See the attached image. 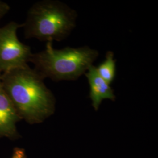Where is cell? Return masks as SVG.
Wrapping results in <instances>:
<instances>
[{"instance_id":"obj_4","label":"cell","mask_w":158,"mask_h":158,"mask_svg":"<svg viewBox=\"0 0 158 158\" xmlns=\"http://www.w3.org/2000/svg\"><path fill=\"white\" fill-rule=\"evenodd\" d=\"M23 24L12 21L0 28V74L28 64L32 55L30 46L17 37Z\"/></svg>"},{"instance_id":"obj_2","label":"cell","mask_w":158,"mask_h":158,"mask_svg":"<svg viewBox=\"0 0 158 158\" xmlns=\"http://www.w3.org/2000/svg\"><path fill=\"white\" fill-rule=\"evenodd\" d=\"M98 55V51L88 46L56 49L52 42H47L44 51L32 53L29 62L44 79L74 81L86 73Z\"/></svg>"},{"instance_id":"obj_3","label":"cell","mask_w":158,"mask_h":158,"mask_svg":"<svg viewBox=\"0 0 158 158\" xmlns=\"http://www.w3.org/2000/svg\"><path fill=\"white\" fill-rule=\"evenodd\" d=\"M77 12L57 0L36 2L29 10L23 23L26 39L53 42L66 39L76 26Z\"/></svg>"},{"instance_id":"obj_5","label":"cell","mask_w":158,"mask_h":158,"mask_svg":"<svg viewBox=\"0 0 158 158\" xmlns=\"http://www.w3.org/2000/svg\"><path fill=\"white\" fill-rule=\"evenodd\" d=\"M21 119L0 83V138L6 136L12 139L18 138L16 123Z\"/></svg>"},{"instance_id":"obj_1","label":"cell","mask_w":158,"mask_h":158,"mask_svg":"<svg viewBox=\"0 0 158 158\" xmlns=\"http://www.w3.org/2000/svg\"><path fill=\"white\" fill-rule=\"evenodd\" d=\"M44 80L28 64L1 74L0 83L22 119L39 124L55 110L56 99Z\"/></svg>"},{"instance_id":"obj_10","label":"cell","mask_w":158,"mask_h":158,"mask_svg":"<svg viewBox=\"0 0 158 158\" xmlns=\"http://www.w3.org/2000/svg\"><path fill=\"white\" fill-rule=\"evenodd\" d=\"M0 75H1V74H0Z\"/></svg>"},{"instance_id":"obj_8","label":"cell","mask_w":158,"mask_h":158,"mask_svg":"<svg viewBox=\"0 0 158 158\" xmlns=\"http://www.w3.org/2000/svg\"><path fill=\"white\" fill-rule=\"evenodd\" d=\"M10 6L8 4L0 1V19L10 11Z\"/></svg>"},{"instance_id":"obj_9","label":"cell","mask_w":158,"mask_h":158,"mask_svg":"<svg viewBox=\"0 0 158 158\" xmlns=\"http://www.w3.org/2000/svg\"><path fill=\"white\" fill-rule=\"evenodd\" d=\"M12 158H25L24 151L22 149L16 148L13 153Z\"/></svg>"},{"instance_id":"obj_7","label":"cell","mask_w":158,"mask_h":158,"mask_svg":"<svg viewBox=\"0 0 158 158\" xmlns=\"http://www.w3.org/2000/svg\"><path fill=\"white\" fill-rule=\"evenodd\" d=\"M96 70L102 78L111 85L116 77V59L114 58V53L107 51L105 60L96 67Z\"/></svg>"},{"instance_id":"obj_6","label":"cell","mask_w":158,"mask_h":158,"mask_svg":"<svg viewBox=\"0 0 158 158\" xmlns=\"http://www.w3.org/2000/svg\"><path fill=\"white\" fill-rule=\"evenodd\" d=\"M90 87L89 97L92 106L97 111L104 99L115 101L116 96L114 90L107 82L98 74L96 67L92 65L85 74Z\"/></svg>"}]
</instances>
